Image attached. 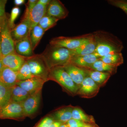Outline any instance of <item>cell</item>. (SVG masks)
Instances as JSON below:
<instances>
[{
  "instance_id": "6da1fadb",
  "label": "cell",
  "mask_w": 127,
  "mask_h": 127,
  "mask_svg": "<svg viewBox=\"0 0 127 127\" xmlns=\"http://www.w3.org/2000/svg\"><path fill=\"white\" fill-rule=\"evenodd\" d=\"M96 39L94 54L99 58L115 52H121L124 48L123 42L112 33L101 30L93 32Z\"/></svg>"
},
{
  "instance_id": "7a4b0ae2",
  "label": "cell",
  "mask_w": 127,
  "mask_h": 127,
  "mask_svg": "<svg viewBox=\"0 0 127 127\" xmlns=\"http://www.w3.org/2000/svg\"><path fill=\"white\" fill-rule=\"evenodd\" d=\"M41 55L50 69L54 67L65 65L69 63L73 56L72 51L50 45Z\"/></svg>"
},
{
  "instance_id": "3957f363",
  "label": "cell",
  "mask_w": 127,
  "mask_h": 127,
  "mask_svg": "<svg viewBox=\"0 0 127 127\" xmlns=\"http://www.w3.org/2000/svg\"><path fill=\"white\" fill-rule=\"evenodd\" d=\"M57 83L68 94L77 95L79 87L75 84L63 66L54 67L50 69L48 81Z\"/></svg>"
},
{
  "instance_id": "277c9868",
  "label": "cell",
  "mask_w": 127,
  "mask_h": 127,
  "mask_svg": "<svg viewBox=\"0 0 127 127\" xmlns=\"http://www.w3.org/2000/svg\"><path fill=\"white\" fill-rule=\"evenodd\" d=\"M26 61L33 76L48 81L50 69L41 54L26 58Z\"/></svg>"
},
{
  "instance_id": "5b68a950",
  "label": "cell",
  "mask_w": 127,
  "mask_h": 127,
  "mask_svg": "<svg viewBox=\"0 0 127 127\" xmlns=\"http://www.w3.org/2000/svg\"><path fill=\"white\" fill-rule=\"evenodd\" d=\"M88 35L74 37H57L50 41V45L73 51L79 47L85 41Z\"/></svg>"
},
{
  "instance_id": "8992f818",
  "label": "cell",
  "mask_w": 127,
  "mask_h": 127,
  "mask_svg": "<svg viewBox=\"0 0 127 127\" xmlns=\"http://www.w3.org/2000/svg\"><path fill=\"white\" fill-rule=\"evenodd\" d=\"M25 118L21 103L11 101L0 109V119H18Z\"/></svg>"
},
{
  "instance_id": "52a82bcc",
  "label": "cell",
  "mask_w": 127,
  "mask_h": 127,
  "mask_svg": "<svg viewBox=\"0 0 127 127\" xmlns=\"http://www.w3.org/2000/svg\"><path fill=\"white\" fill-rule=\"evenodd\" d=\"M0 39L2 57L16 52L15 42L11 36L8 23L0 31Z\"/></svg>"
},
{
  "instance_id": "ba28073f",
  "label": "cell",
  "mask_w": 127,
  "mask_h": 127,
  "mask_svg": "<svg viewBox=\"0 0 127 127\" xmlns=\"http://www.w3.org/2000/svg\"><path fill=\"white\" fill-rule=\"evenodd\" d=\"M100 88L99 86L88 76L79 87L77 95L84 98H92L97 95Z\"/></svg>"
},
{
  "instance_id": "9c48e42d",
  "label": "cell",
  "mask_w": 127,
  "mask_h": 127,
  "mask_svg": "<svg viewBox=\"0 0 127 127\" xmlns=\"http://www.w3.org/2000/svg\"><path fill=\"white\" fill-rule=\"evenodd\" d=\"M42 90L30 95L22 102L25 117L34 114L39 108L41 97Z\"/></svg>"
},
{
  "instance_id": "30bf717a",
  "label": "cell",
  "mask_w": 127,
  "mask_h": 127,
  "mask_svg": "<svg viewBox=\"0 0 127 127\" xmlns=\"http://www.w3.org/2000/svg\"><path fill=\"white\" fill-rule=\"evenodd\" d=\"M69 12L65 5L59 0H52L47 7L46 14L58 20L65 19Z\"/></svg>"
},
{
  "instance_id": "8fae6325",
  "label": "cell",
  "mask_w": 127,
  "mask_h": 127,
  "mask_svg": "<svg viewBox=\"0 0 127 127\" xmlns=\"http://www.w3.org/2000/svg\"><path fill=\"white\" fill-rule=\"evenodd\" d=\"M47 7L37 2L30 12L24 14L22 18L28 21L31 29L38 25L41 19L46 14Z\"/></svg>"
},
{
  "instance_id": "7c38bea8",
  "label": "cell",
  "mask_w": 127,
  "mask_h": 127,
  "mask_svg": "<svg viewBox=\"0 0 127 127\" xmlns=\"http://www.w3.org/2000/svg\"><path fill=\"white\" fill-rule=\"evenodd\" d=\"M46 81L41 78L34 77L24 81H17L16 85L27 91L31 95L42 90L43 84Z\"/></svg>"
},
{
  "instance_id": "4fadbf2b",
  "label": "cell",
  "mask_w": 127,
  "mask_h": 127,
  "mask_svg": "<svg viewBox=\"0 0 127 127\" xmlns=\"http://www.w3.org/2000/svg\"><path fill=\"white\" fill-rule=\"evenodd\" d=\"M26 58L15 52L2 57L1 60L4 67L17 72L25 63Z\"/></svg>"
},
{
  "instance_id": "5bb4252c",
  "label": "cell",
  "mask_w": 127,
  "mask_h": 127,
  "mask_svg": "<svg viewBox=\"0 0 127 127\" xmlns=\"http://www.w3.org/2000/svg\"><path fill=\"white\" fill-rule=\"evenodd\" d=\"M96 46V39L93 33L88 34L85 41L79 47L72 51L73 56H84L93 54L95 52Z\"/></svg>"
},
{
  "instance_id": "9a60e30c",
  "label": "cell",
  "mask_w": 127,
  "mask_h": 127,
  "mask_svg": "<svg viewBox=\"0 0 127 127\" xmlns=\"http://www.w3.org/2000/svg\"><path fill=\"white\" fill-rule=\"evenodd\" d=\"M63 66L73 81L79 87L84 78L88 76L86 70L77 66L70 63Z\"/></svg>"
},
{
  "instance_id": "2e32d148",
  "label": "cell",
  "mask_w": 127,
  "mask_h": 127,
  "mask_svg": "<svg viewBox=\"0 0 127 127\" xmlns=\"http://www.w3.org/2000/svg\"><path fill=\"white\" fill-rule=\"evenodd\" d=\"M31 30L28 21L22 18L20 23L11 30L12 39L15 42L25 39L29 36Z\"/></svg>"
},
{
  "instance_id": "e0dca14e",
  "label": "cell",
  "mask_w": 127,
  "mask_h": 127,
  "mask_svg": "<svg viewBox=\"0 0 127 127\" xmlns=\"http://www.w3.org/2000/svg\"><path fill=\"white\" fill-rule=\"evenodd\" d=\"M99 58L94 53L84 56H73L69 63L80 68L88 70Z\"/></svg>"
},
{
  "instance_id": "ac0fdd59",
  "label": "cell",
  "mask_w": 127,
  "mask_h": 127,
  "mask_svg": "<svg viewBox=\"0 0 127 127\" xmlns=\"http://www.w3.org/2000/svg\"><path fill=\"white\" fill-rule=\"evenodd\" d=\"M17 81V72L4 67L0 72V82L7 87L12 88L16 85Z\"/></svg>"
},
{
  "instance_id": "d6986e66",
  "label": "cell",
  "mask_w": 127,
  "mask_h": 127,
  "mask_svg": "<svg viewBox=\"0 0 127 127\" xmlns=\"http://www.w3.org/2000/svg\"><path fill=\"white\" fill-rule=\"evenodd\" d=\"M15 49L17 54L25 57L34 55L29 36L15 42Z\"/></svg>"
},
{
  "instance_id": "ffe728a7",
  "label": "cell",
  "mask_w": 127,
  "mask_h": 127,
  "mask_svg": "<svg viewBox=\"0 0 127 127\" xmlns=\"http://www.w3.org/2000/svg\"><path fill=\"white\" fill-rule=\"evenodd\" d=\"M86 71L88 76L90 77L100 87L104 86L111 76L107 73L91 70H86Z\"/></svg>"
},
{
  "instance_id": "44dd1931",
  "label": "cell",
  "mask_w": 127,
  "mask_h": 127,
  "mask_svg": "<svg viewBox=\"0 0 127 127\" xmlns=\"http://www.w3.org/2000/svg\"><path fill=\"white\" fill-rule=\"evenodd\" d=\"M117 67L105 63L98 59L93 63L88 70L107 73L111 75H113L117 73Z\"/></svg>"
},
{
  "instance_id": "7402d4cb",
  "label": "cell",
  "mask_w": 127,
  "mask_h": 127,
  "mask_svg": "<svg viewBox=\"0 0 127 127\" xmlns=\"http://www.w3.org/2000/svg\"><path fill=\"white\" fill-rule=\"evenodd\" d=\"M73 107L68 106L57 109L53 114L57 121L66 123L72 118V111Z\"/></svg>"
},
{
  "instance_id": "603a6c76",
  "label": "cell",
  "mask_w": 127,
  "mask_h": 127,
  "mask_svg": "<svg viewBox=\"0 0 127 127\" xmlns=\"http://www.w3.org/2000/svg\"><path fill=\"white\" fill-rule=\"evenodd\" d=\"M105 63L118 67L124 63V58L122 52L110 53L99 58Z\"/></svg>"
},
{
  "instance_id": "cb8c5ba5",
  "label": "cell",
  "mask_w": 127,
  "mask_h": 127,
  "mask_svg": "<svg viewBox=\"0 0 127 127\" xmlns=\"http://www.w3.org/2000/svg\"><path fill=\"white\" fill-rule=\"evenodd\" d=\"M45 32L38 25L31 30L29 37L33 51L39 45Z\"/></svg>"
},
{
  "instance_id": "d4e9b609",
  "label": "cell",
  "mask_w": 127,
  "mask_h": 127,
  "mask_svg": "<svg viewBox=\"0 0 127 127\" xmlns=\"http://www.w3.org/2000/svg\"><path fill=\"white\" fill-rule=\"evenodd\" d=\"M30 95L29 93L19 86L16 85L12 89L11 101L22 103Z\"/></svg>"
},
{
  "instance_id": "484cf974",
  "label": "cell",
  "mask_w": 127,
  "mask_h": 127,
  "mask_svg": "<svg viewBox=\"0 0 127 127\" xmlns=\"http://www.w3.org/2000/svg\"><path fill=\"white\" fill-rule=\"evenodd\" d=\"M72 118L86 123H95L93 116L87 114L83 110L77 107H73L72 111Z\"/></svg>"
},
{
  "instance_id": "4316f807",
  "label": "cell",
  "mask_w": 127,
  "mask_h": 127,
  "mask_svg": "<svg viewBox=\"0 0 127 127\" xmlns=\"http://www.w3.org/2000/svg\"><path fill=\"white\" fill-rule=\"evenodd\" d=\"M12 89L0 82V109L11 101Z\"/></svg>"
},
{
  "instance_id": "83f0119b",
  "label": "cell",
  "mask_w": 127,
  "mask_h": 127,
  "mask_svg": "<svg viewBox=\"0 0 127 127\" xmlns=\"http://www.w3.org/2000/svg\"><path fill=\"white\" fill-rule=\"evenodd\" d=\"M58 21L57 19L46 14L41 19L38 25L46 32L55 26Z\"/></svg>"
},
{
  "instance_id": "f1b7e54d",
  "label": "cell",
  "mask_w": 127,
  "mask_h": 127,
  "mask_svg": "<svg viewBox=\"0 0 127 127\" xmlns=\"http://www.w3.org/2000/svg\"><path fill=\"white\" fill-rule=\"evenodd\" d=\"M17 74L18 81H24L34 77L32 74L29 65L26 61L20 70L17 72Z\"/></svg>"
},
{
  "instance_id": "f546056e",
  "label": "cell",
  "mask_w": 127,
  "mask_h": 127,
  "mask_svg": "<svg viewBox=\"0 0 127 127\" xmlns=\"http://www.w3.org/2000/svg\"><path fill=\"white\" fill-rule=\"evenodd\" d=\"M7 1L6 0H0V31L8 23L5 10Z\"/></svg>"
},
{
  "instance_id": "4dcf8cb0",
  "label": "cell",
  "mask_w": 127,
  "mask_h": 127,
  "mask_svg": "<svg viewBox=\"0 0 127 127\" xmlns=\"http://www.w3.org/2000/svg\"><path fill=\"white\" fill-rule=\"evenodd\" d=\"M20 13V9L17 6L14 7L12 9L10 17L8 20V25L11 30L15 27V22Z\"/></svg>"
},
{
  "instance_id": "1f68e13d",
  "label": "cell",
  "mask_w": 127,
  "mask_h": 127,
  "mask_svg": "<svg viewBox=\"0 0 127 127\" xmlns=\"http://www.w3.org/2000/svg\"><path fill=\"white\" fill-rule=\"evenodd\" d=\"M109 4L122 10L127 15V0H108Z\"/></svg>"
},
{
  "instance_id": "d6a6232c",
  "label": "cell",
  "mask_w": 127,
  "mask_h": 127,
  "mask_svg": "<svg viewBox=\"0 0 127 127\" xmlns=\"http://www.w3.org/2000/svg\"><path fill=\"white\" fill-rule=\"evenodd\" d=\"M54 119L51 117H46L39 123L37 127H49L55 122Z\"/></svg>"
},
{
  "instance_id": "836d02e7",
  "label": "cell",
  "mask_w": 127,
  "mask_h": 127,
  "mask_svg": "<svg viewBox=\"0 0 127 127\" xmlns=\"http://www.w3.org/2000/svg\"><path fill=\"white\" fill-rule=\"evenodd\" d=\"M66 123L68 125V127H83L86 123L72 118Z\"/></svg>"
},
{
  "instance_id": "e575fe53",
  "label": "cell",
  "mask_w": 127,
  "mask_h": 127,
  "mask_svg": "<svg viewBox=\"0 0 127 127\" xmlns=\"http://www.w3.org/2000/svg\"><path fill=\"white\" fill-rule=\"evenodd\" d=\"M37 2V0H29L26 5V8L25 10V14H28L30 12L36 5Z\"/></svg>"
},
{
  "instance_id": "d590c367",
  "label": "cell",
  "mask_w": 127,
  "mask_h": 127,
  "mask_svg": "<svg viewBox=\"0 0 127 127\" xmlns=\"http://www.w3.org/2000/svg\"><path fill=\"white\" fill-rule=\"evenodd\" d=\"M51 0H38L37 2L41 4L47 6L51 2Z\"/></svg>"
},
{
  "instance_id": "8d00e7d4",
  "label": "cell",
  "mask_w": 127,
  "mask_h": 127,
  "mask_svg": "<svg viewBox=\"0 0 127 127\" xmlns=\"http://www.w3.org/2000/svg\"><path fill=\"white\" fill-rule=\"evenodd\" d=\"M62 124L59 121H55L49 127H60Z\"/></svg>"
},
{
  "instance_id": "74e56055",
  "label": "cell",
  "mask_w": 127,
  "mask_h": 127,
  "mask_svg": "<svg viewBox=\"0 0 127 127\" xmlns=\"http://www.w3.org/2000/svg\"><path fill=\"white\" fill-rule=\"evenodd\" d=\"M25 0H14V3L16 6H20L23 5L25 3Z\"/></svg>"
},
{
  "instance_id": "f35d334b",
  "label": "cell",
  "mask_w": 127,
  "mask_h": 127,
  "mask_svg": "<svg viewBox=\"0 0 127 127\" xmlns=\"http://www.w3.org/2000/svg\"><path fill=\"white\" fill-rule=\"evenodd\" d=\"M92 123H86L83 127H95L93 125H92Z\"/></svg>"
},
{
  "instance_id": "ab89813d",
  "label": "cell",
  "mask_w": 127,
  "mask_h": 127,
  "mask_svg": "<svg viewBox=\"0 0 127 127\" xmlns=\"http://www.w3.org/2000/svg\"><path fill=\"white\" fill-rule=\"evenodd\" d=\"M4 67L3 66V64H2V62H1V59H0V72L2 70V68Z\"/></svg>"
},
{
  "instance_id": "60d3db41",
  "label": "cell",
  "mask_w": 127,
  "mask_h": 127,
  "mask_svg": "<svg viewBox=\"0 0 127 127\" xmlns=\"http://www.w3.org/2000/svg\"><path fill=\"white\" fill-rule=\"evenodd\" d=\"M2 56L1 53V47L0 39V59H1Z\"/></svg>"
},
{
  "instance_id": "b9f144b4",
  "label": "cell",
  "mask_w": 127,
  "mask_h": 127,
  "mask_svg": "<svg viewBox=\"0 0 127 127\" xmlns=\"http://www.w3.org/2000/svg\"><path fill=\"white\" fill-rule=\"evenodd\" d=\"M60 127H68V125L66 123L62 124Z\"/></svg>"
}]
</instances>
